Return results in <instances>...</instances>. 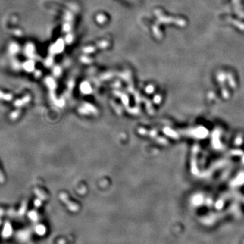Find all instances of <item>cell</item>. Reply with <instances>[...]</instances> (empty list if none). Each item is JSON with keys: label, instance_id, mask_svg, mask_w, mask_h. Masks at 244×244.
<instances>
[{"label": "cell", "instance_id": "1", "mask_svg": "<svg viewBox=\"0 0 244 244\" xmlns=\"http://www.w3.org/2000/svg\"><path fill=\"white\" fill-rule=\"evenodd\" d=\"M18 115V113L16 112H14L12 114H11V115H10V117L11 118H13V119H14V118H16V117H17Z\"/></svg>", "mask_w": 244, "mask_h": 244}, {"label": "cell", "instance_id": "2", "mask_svg": "<svg viewBox=\"0 0 244 244\" xmlns=\"http://www.w3.org/2000/svg\"><path fill=\"white\" fill-rule=\"evenodd\" d=\"M4 182V176H3L2 172H0V183H3Z\"/></svg>", "mask_w": 244, "mask_h": 244}]
</instances>
